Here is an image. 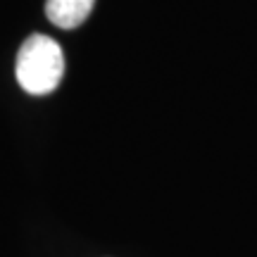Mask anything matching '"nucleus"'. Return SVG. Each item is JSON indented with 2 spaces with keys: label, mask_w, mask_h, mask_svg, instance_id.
Masks as SVG:
<instances>
[{
  "label": "nucleus",
  "mask_w": 257,
  "mask_h": 257,
  "mask_svg": "<svg viewBox=\"0 0 257 257\" xmlns=\"http://www.w3.org/2000/svg\"><path fill=\"white\" fill-rule=\"evenodd\" d=\"M64 55L57 41L43 34L29 36L17 55V81L31 95L53 93L62 81Z\"/></svg>",
  "instance_id": "obj_1"
},
{
  "label": "nucleus",
  "mask_w": 257,
  "mask_h": 257,
  "mask_svg": "<svg viewBox=\"0 0 257 257\" xmlns=\"http://www.w3.org/2000/svg\"><path fill=\"white\" fill-rule=\"evenodd\" d=\"M95 0H48L46 15L60 29H76L88 19Z\"/></svg>",
  "instance_id": "obj_2"
}]
</instances>
